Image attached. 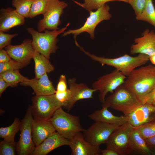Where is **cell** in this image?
Returning <instances> with one entry per match:
<instances>
[{
    "mask_svg": "<svg viewBox=\"0 0 155 155\" xmlns=\"http://www.w3.org/2000/svg\"><path fill=\"white\" fill-rule=\"evenodd\" d=\"M123 85L143 104L155 86V66L149 65L135 69L127 77Z\"/></svg>",
    "mask_w": 155,
    "mask_h": 155,
    "instance_id": "cell-1",
    "label": "cell"
},
{
    "mask_svg": "<svg viewBox=\"0 0 155 155\" xmlns=\"http://www.w3.org/2000/svg\"><path fill=\"white\" fill-rule=\"evenodd\" d=\"M78 47L92 60L98 62L102 66L107 65L113 67L127 77L136 68L144 65L149 60V56L142 54H139L135 57L125 54L114 58L99 57L86 51L79 45Z\"/></svg>",
    "mask_w": 155,
    "mask_h": 155,
    "instance_id": "cell-2",
    "label": "cell"
},
{
    "mask_svg": "<svg viewBox=\"0 0 155 155\" xmlns=\"http://www.w3.org/2000/svg\"><path fill=\"white\" fill-rule=\"evenodd\" d=\"M142 104L135 95L123 84L105 99L102 106L110 107L128 116Z\"/></svg>",
    "mask_w": 155,
    "mask_h": 155,
    "instance_id": "cell-3",
    "label": "cell"
},
{
    "mask_svg": "<svg viewBox=\"0 0 155 155\" xmlns=\"http://www.w3.org/2000/svg\"><path fill=\"white\" fill-rule=\"evenodd\" d=\"M69 24L67 23L65 27L58 30H45L43 33L31 27L26 30L32 37V43L35 50L49 59L51 54L55 53L58 48L57 45V36L64 32Z\"/></svg>",
    "mask_w": 155,
    "mask_h": 155,
    "instance_id": "cell-4",
    "label": "cell"
},
{
    "mask_svg": "<svg viewBox=\"0 0 155 155\" xmlns=\"http://www.w3.org/2000/svg\"><path fill=\"white\" fill-rule=\"evenodd\" d=\"M62 107L57 110L49 120L56 131L69 140L84 129L78 117L66 112Z\"/></svg>",
    "mask_w": 155,
    "mask_h": 155,
    "instance_id": "cell-5",
    "label": "cell"
},
{
    "mask_svg": "<svg viewBox=\"0 0 155 155\" xmlns=\"http://www.w3.org/2000/svg\"><path fill=\"white\" fill-rule=\"evenodd\" d=\"M133 129L128 122L119 126L112 133L106 141V148L113 150L119 155L131 153L133 151L130 137Z\"/></svg>",
    "mask_w": 155,
    "mask_h": 155,
    "instance_id": "cell-6",
    "label": "cell"
},
{
    "mask_svg": "<svg viewBox=\"0 0 155 155\" xmlns=\"http://www.w3.org/2000/svg\"><path fill=\"white\" fill-rule=\"evenodd\" d=\"M31 106L34 119L49 120L62 104L56 98L55 94L44 96H36L32 98Z\"/></svg>",
    "mask_w": 155,
    "mask_h": 155,
    "instance_id": "cell-7",
    "label": "cell"
},
{
    "mask_svg": "<svg viewBox=\"0 0 155 155\" xmlns=\"http://www.w3.org/2000/svg\"><path fill=\"white\" fill-rule=\"evenodd\" d=\"M68 5L59 0H47L46 11L43 18L39 20L37 25L38 31L41 32L45 30H56L59 29L61 24L60 17L64 9Z\"/></svg>",
    "mask_w": 155,
    "mask_h": 155,
    "instance_id": "cell-8",
    "label": "cell"
},
{
    "mask_svg": "<svg viewBox=\"0 0 155 155\" xmlns=\"http://www.w3.org/2000/svg\"><path fill=\"white\" fill-rule=\"evenodd\" d=\"M33 119L31 106L30 105L24 117L20 122V137L16 143V152L18 155H30L35 148L32 134Z\"/></svg>",
    "mask_w": 155,
    "mask_h": 155,
    "instance_id": "cell-9",
    "label": "cell"
},
{
    "mask_svg": "<svg viewBox=\"0 0 155 155\" xmlns=\"http://www.w3.org/2000/svg\"><path fill=\"white\" fill-rule=\"evenodd\" d=\"M110 7L105 4L95 11H89L90 16L87 18L84 25L79 28L75 30H69L63 33V36L68 35H74L75 40L76 36L83 32H87L90 35V38L93 39L94 37V30L97 26L102 21L108 20L112 17L109 12Z\"/></svg>",
    "mask_w": 155,
    "mask_h": 155,
    "instance_id": "cell-10",
    "label": "cell"
},
{
    "mask_svg": "<svg viewBox=\"0 0 155 155\" xmlns=\"http://www.w3.org/2000/svg\"><path fill=\"white\" fill-rule=\"evenodd\" d=\"M126 77L117 69L100 77L92 84L93 89L99 92L98 98L103 103L106 94L113 93L119 86L123 84Z\"/></svg>",
    "mask_w": 155,
    "mask_h": 155,
    "instance_id": "cell-11",
    "label": "cell"
},
{
    "mask_svg": "<svg viewBox=\"0 0 155 155\" xmlns=\"http://www.w3.org/2000/svg\"><path fill=\"white\" fill-rule=\"evenodd\" d=\"M119 125L97 121L82 131L85 139L92 145L99 147L106 143L112 133Z\"/></svg>",
    "mask_w": 155,
    "mask_h": 155,
    "instance_id": "cell-12",
    "label": "cell"
},
{
    "mask_svg": "<svg viewBox=\"0 0 155 155\" xmlns=\"http://www.w3.org/2000/svg\"><path fill=\"white\" fill-rule=\"evenodd\" d=\"M5 49L11 58L26 66L28 64L35 51L32 43V40H24L19 45H10Z\"/></svg>",
    "mask_w": 155,
    "mask_h": 155,
    "instance_id": "cell-13",
    "label": "cell"
},
{
    "mask_svg": "<svg viewBox=\"0 0 155 155\" xmlns=\"http://www.w3.org/2000/svg\"><path fill=\"white\" fill-rule=\"evenodd\" d=\"M142 35V37L135 39V44L131 46L130 53L144 54L150 57L155 54V32L147 29Z\"/></svg>",
    "mask_w": 155,
    "mask_h": 155,
    "instance_id": "cell-14",
    "label": "cell"
},
{
    "mask_svg": "<svg viewBox=\"0 0 155 155\" xmlns=\"http://www.w3.org/2000/svg\"><path fill=\"white\" fill-rule=\"evenodd\" d=\"M128 116V122L134 127L155 121V105L142 104Z\"/></svg>",
    "mask_w": 155,
    "mask_h": 155,
    "instance_id": "cell-15",
    "label": "cell"
},
{
    "mask_svg": "<svg viewBox=\"0 0 155 155\" xmlns=\"http://www.w3.org/2000/svg\"><path fill=\"white\" fill-rule=\"evenodd\" d=\"M76 81L74 78H70L68 80L71 96L66 108L68 111L71 110L77 101L82 99L93 98V94L96 91L90 88L84 83H77Z\"/></svg>",
    "mask_w": 155,
    "mask_h": 155,
    "instance_id": "cell-16",
    "label": "cell"
},
{
    "mask_svg": "<svg viewBox=\"0 0 155 155\" xmlns=\"http://www.w3.org/2000/svg\"><path fill=\"white\" fill-rule=\"evenodd\" d=\"M69 146L71 155H100L101 150L87 141L82 131L77 133L69 140Z\"/></svg>",
    "mask_w": 155,
    "mask_h": 155,
    "instance_id": "cell-17",
    "label": "cell"
},
{
    "mask_svg": "<svg viewBox=\"0 0 155 155\" xmlns=\"http://www.w3.org/2000/svg\"><path fill=\"white\" fill-rule=\"evenodd\" d=\"M69 140L56 131L36 147L31 155H46L53 150L64 145L69 146Z\"/></svg>",
    "mask_w": 155,
    "mask_h": 155,
    "instance_id": "cell-18",
    "label": "cell"
},
{
    "mask_svg": "<svg viewBox=\"0 0 155 155\" xmlns=\"http://www.w3.org/2000/svg\"><path fill=\"white\" fill-rule=\"evenodd\" d=\"M25 18L16 9L10 7L2 8L0 11V31L8 32L14 27L24 24Z\"/></svg>",
    "mask_w": 155,
    "mask_h": 155,
    "instance_id": "cell-19",
    "label": "cell"
},
{
    "mask_svg": "<svg viewBox=\"0 0 155 155\" xmlns=\"http://www.w3.org/2000/svg\"><path fill=\"white\" fill-rule=\"evenodd\" d=\"M56 131L49 120L34 119L32 126L33 140L36 147Z\"/></svg>",
    "mask_w": 155,
    "mask_h": 155,
    "instance_id": "cell-20",
    "label": "cell"
},
{
    "mask_svg": "<svg viewBox=\"0 0 155 155\" xmlns=\"http://www.w3.org/2000/svg\"><path fill=\"white\" fill-rule=\"evenodd\" d=\"M21 85L29 86L34 90L36 96L48 95L54 94L56 90L49 80L47 73L39 78L29 79L26 82L20 83Z\"/></svg>",
    "mask_w": 155,
    "mask_h": 155,
    "instance_id": "cell-21",
    "label": "cell"
},
{
    "mask_svg": "<svg viewBox=\"0 0 155 155\" xmlns=\"http://www.w3.org/2000/svg\"><path fill=\"white\" fill-rule=\"evenodd\" d=\"M108 107L102 106L101 109L97 110L88 115V117L95 122L121 125L128 122V116H118L113 114L108 109Z\"/></svg>",
    "mask_w": 155,
    "mask_h": 155,
    "instance_id": "cell-22",
    "label": "cell"
},
{
    "mask_svg": "<svg viewBox=\"0 0 155 155\" xmlns=\"http://www.w3.org/2000/svg\"><path fill=\"white\" fill-rule=\"evenodd\" d=\"M35 64V78H39L45 73L53 71L54 67L45 56L35 51L33 56Z\"/></svg>",
    "mask_w": 155,
    "mask_h": 155,
    "instance_id": "cell-23",
    "label": "cell"
},
{
    "mask_svg": "<svg viewBox=\"0 0 155 155\" xmlns=\"http://www.w3.org/2000/svg\"><path fill=\"white\" fill-rule=\"evenodd\" d=\"M130 141L133 151L144 155H154L148 148L144 139L142 137L137 129L134 127L131 135Z\"/></svg>",
    "mask_w": 155,
    "mask_h": 155,
    "instance_id": "cell-24",
    "label": "cell"
},
{
    "mask_svg": "<svg viewBox=\"0 0 155 155\" xmlns=\"http://www.w3.org/2000/svg\"><path fill=\"white\" fill-rule=\"evenodd\" d=\"M21 121L18 117H16L12 124L6 127L0 128V137L8 142L14 141V137L20 130Z\"/></svg>",
    "mask_w": 155,
    "mask_h": 155,
    "instance_id": "cell-25",
    "label": "cell"
},
{
    "mask_svg": "<svg viewBox=\"0 0 155 155\" xmlns=\"http://www.w3.org/2000/svg\"><path fill=\"white\" fill-rule=\"evenodd\" d=\"M136 18L137 20L148 22L155 28V9L152 0H147L142 13Z\"/></svg>",
    "mask_w": 155,
    "mask_h": 155,
    "instance_id": "cell-26",
    "label": "cell"
},
{
    "mask_svg": "<svg viewBox=\"0 0 155 155\" xmlns=\"http://www.w3.org/2000/svg\"><path fill=\"white\" fill-rule=\"evenodd\" d=\"M0 78L10 84L12 87L17 86L18 84L27 81L28 79L22 75L19 70L8 71L0 73Z\"/></svg>",
    "mask_w": 155,
    "mask_h": 155,
    "instance_id": "cell-27",
    "label": "cell"
},
{
    "mask_svg": "<svg viewBox=\"0 0 155 155\" xmlns=\"http://www.w3.org/2000/svg\"><path fill=\"white\" fill-rule=\"evenodd\" d=\"M33 1L12 0L11 4L18 13L24 18H28Z\"/></svg>",
    "mask_w": 155,
    "mask_h": 155,
    "instance_id": "cell-28",
    "label": "cell"
},
{
    "mask_svg": "<svg viewBox=\"0 0 155 155\" xmlns=\"http://www.w3.org/2000/svg\"><path fill=\"white\" fill-rule=\"evenodd\" d=\"M83 3H80L77 1L74 2L80 6L90 11L93 10H97L104 5L108 2L119 1L127 3L128 0H84Z\"/></svg>",
    "mask_w": 155,
    "mask_h": 155,
    "instance_id": "cell-29",
    "label": "cell"
},
{
    "mask_svg": "<svg viewBox=\"0 0 155 155\" xmlns=\"http://www.w3.org/2000/svg\"><path fill=\"white\" fill-rule=\"evenodd\" d=\"M47 0H33L29 18H32L40 14L43 15L46 8Z\"/></svg>",
    "mask_w": 155,
    "mask_h": 155,
    "instance_id": "cell-30",
    "label": "cell"
},
{
    "mask_svg": "<svg viewBox=\"0 0 155 155\" xmlns=\"http://www.w3.org/2000/svg\"><path fill=\"white\" fill-rule=\"evenodd\" d=\"M134 127L137 129L141 136L144 139L155 135V121Z\"/></svg>",
    "mask_w": 155,
    "mask_h": 155,
    "instance_id": "cell-31",
    "label": "cell"
},
{
    "mask_svg": "<svg viewBox=\"0 0 155 155\" xmlns=\"http://www.w3.org/2000/svg\"><path fill=\"white\" fill-rule=\"evenodd\" d=\"M15 141L8 142L3 140L0 143V155H15L16 152Z\"/></svg>",
    "mask_w": 155,
    "mask_h": 155,
    "instance_id": "cell-32",
    "label": "cell"
},
{
    "mask_svg": "<svg viewBox=\"0 0 155 155\" xmlns=\"http://www.w3.org/2000/svg\"><path fill=\"white\" fill-rule=\"evenodd\" d=\"M25 66L12 59L7 62L0 63V73L7 71L19 70Z\"/></svg>",
    "mask_w": 155,
    "mask_h": 155,
    "instance_id": "cell-33",
    "label": "cell"
},
{
    "mask_svg": "<svg viewBox=\"0 0 155 155\" xmlns=\"http://www.w3.org/2000/svg\"><path fill=\"white\" fill-rule=\"evenodd\" d=\"M147 0H128L127 3L133 9L136 15V18L141 14L146 5Z\"/></svg>",
    "mask_w": 155,
    "mask_h": 155,
    "instance_id": "cell-34",
    "label": "cell"
},
{
    "mask_svg": "<svg viewBox=\"0 0 155 155\" xmlns=\"http://www.w3.org/2000/svg\"><path fill=\"white\" fill-rule=\"evenodd\" d=\"M57 99L62 104L63 106L66 108L68 103L71 96V92L69 89L62 92H58L56 91L55 94Z\"/></svg>",
    "mask_w": 155,
    "mask_h": 155,
    "instance_id": "cell-35",
    "label": "cell"
},
{
    "mask_svg": "<svg viewBox=\"0 0 155 155\" xmlns=\"http://www.w3.org/2000/svg\"><path fill=\"white\" fill-rule=\"evenodd\" d=\"M18 35L17 33L10 34L0 31V50L10 45L12 38Z\"/></svg>",
    "mask_w": 155,
    "mask_h": 155,
    "instance_id": "cell-36",
    "label": "cell"
},
{
    "mask_svg": "<svg viewBox=\"0 0 155 155\" xmlns=\"http://www.w3.org/2000/svg\"><path fill=\"white\" fill-rule=\"evenodd\" d=\"M67 82L65 75H61L59 80L56 91L62 92L68 89Z\"/></svg>",
    "mask_w": 155,
    "mask_h": 155,
    "instance_id": "cell-37",
    "label": "cell"
},
{
    "mask_svg": "<svg viewBox=\"0 0 155 155\" xmlns=\"http://www.w3.org/2000/svg\"><path fill=\"white\" fill-rule=\"evenodd\" d=\"M144 139L148 148L155 154V135Z\"/></svg>",
    "mask_w": 155,
    "mask_h": 155,
    "instance_id": "cell-38",
    "label": "cell"
},
{
    "mask_svg": "<svg viewBox=\"0 0 155 155\" xmlns=\"http://www.w3.org/2000/svg\"><path fill=\"white\" fill-rule=\"evenodd\" d=\"M11 58L6 51L2 49L0 50V63H4L9 61Z\"/></svg>",
    "mask_w": 155,
    "mask_h": 155,
    "instance_id": "cell-39",
    "label": "cell"
},
{
    "mask_svg": "<svg viewBox=\"0 0 155 155\" xmlns=\"http://www.w3.org/2000/svg\"><path fill=\"white\" fill-rule=\"evenodd\" d=\"M155 98V86L152 90L145 97L143 104L145 103L152 104Z\"/></svg>",
    "mask_w": 155,
    "mask_h": 155,
    "instance_id": "cell-40",
    "label": "cell"
},
{
    "mask_svg": "<svg viewBox=\"0 0 155 155\" xmlns=\"http://www.w3.org/2000/svg\"><path fill=\"white\" fill-rule=\"evenodd\" d=\"M9 87H12L11 85L5 80L0 78V96H1L3 93Z\"/></svg>",
    "mask_w": 155,
    "mask_h": 155,
    "instance_id": "cell-41",
    "label": "cell"
},
{
    "mask_svg": "<svg viewBox=\"0 0 155 155\" xmlns=\"http://www.w3.org/2000/svg\"><path fill=\"white\" fill-rule=\"evenodd\" d=\"M101 155H119L117 152L111 149L106 148L100 150Z\"/></svg>",
    "mask_w": 155,
    "mask_h": 155,
    "instance_id": "cell-42",
    "label": "cell"
},
{
    "mask_svg": "<svg viewBox=\"0 0 155 155\" xmlns=\"http://www.w3.org/2000/svg\"><path fill=\"white\" fill-rule=\"evenodd\" d=\"M149 60L155 66V54L149 57Z\"/></svg>",
    "mask_w": 155,
    "mask_h": 155,
    "instance_id": "cell-43",
    "label": "cell"
},
{
    "mask_svg": "<svg viewBox=\"0 0 155 155\" xmlns=\"http://www.w3.org/2000/svg\"><path fill=\"white\" fill-rule=\"evenodd\" d=\"M152 104L153 105H155V98L153 100Z\"/></svg>",
    "mask_w": 155,
    "mask_h": 155,
    "instance_id": "cell-44",
    "label": "cell"
}]
</instances>
